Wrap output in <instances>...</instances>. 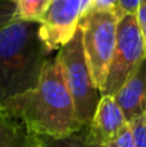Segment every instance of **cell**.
<instances>
[{
	"label": "cell",
	"instance_id": "1",
	"mask_svg": "<svg viewBox=\"0 0 146 147\" xmlns=\"http://www.w3.org/2000/svg\"><path fill=\"white\" fill-rule=\"evenodd\" d=\"M3 110L32 136L62 137L82 129L57 57L49 59L35 88L8 99Z\"/></svg>",
	"mask_w": 146,
	"mask_h": 147
},
{
	"label": "cell",
	"instance_id": "10",
	"mask_svg": "<svg viewBox=\"0 0 146 147\" xmlns=\"http://www.w3.org/2000/svg\"><path fill=\"white\" fill-rule=\"evenodd\" d=\"M35 147H105L93 142L88 136V127L62 137L35 136Z\"/></svg>",
	"mask_w": 146,
	"mask_h": 147
},
{
	"label": "cell",
	"instance_id": "13",
	"mask_svg": "<svg viewBox=\"0 0 146 147\" xmlns=\"http://www.w3.org/2000/svg\"><path fill=\"white\" fill-rule=\"evenodd\" d=\"M17 3L12 0H0V27L16 20Z\"/></svg>",
	"mask_w": 146,
	"mask_h": 147
},
{
	"label": "cell",
	"instance_id": "8",
	"mask_svg": "<svg viewBox=\"0 0 146 147\" xmlns=\"http://www.w3.org/2000/svg\"><path fill=\"white\" fill-rule=\"evenodd\" d=\"M114 98L128 123L146 114V58Z\"/></svg>",
	"mask_w": 146,
	"mask_h": 147
},
{
	"label": "cell",
	"instance_id": "4",
	"mask_svg": "<svg viewBox=\"0 0 146 147\" xmlns=\"http://www.w3.org/2000/svg\"><path fill=\"white\" fill-rule=\"evenodd\" d=\"M118 21L115 13L88 10L79 22L87 63L100 90L103 89L115 51Z\"/></svg>",
	"mask_w": 146,
	"mask_h": 147
},
{
	"label": "cell",
	"instance_id": "5",
	"mask_svg": "<svg viewBox=\"0 0 146 147\" xmlns=\"http://www.w3.org/2000/svg\"><path fill=\"white\" fill-rule=\"evenodd\" d=\"M145 58L146 41L137 16H124L118 21L115 51L101 94L115 96Z\"/></svg>",
	"mask_w": 146,
	"mask_h": 147
},
{
	"label": "cell",
	"instance_id": "17",
	"mask_svg": "<svg viewBox=\"0 0 146 147\" xmlns=\"http://www.w3.org/2000/svg\"><path fill=\"white\" fill-rule=\"evenodd\" d=\"M137 20H139V23L141 26L142 34H146V0H141L140 1V8L139 12H137Z\"/></svg>",
	"mask_w": 146,
	"mask_h": 147
},
{
	"label": "cell",
	"instance_id": "12",
	"mask_svg": "<svg viewBox=\"0 0 146 147\" xmlns=\"http://www.w3.org/2000/svg\"><path fill=\"white\" fill-rule=\"evenodd\" d=\"M136 147H146V114L128 123Z\"/></svg>",
	"mask_w": 146,
	"mask_h": 147
},
{
	"label": "cell",
	"instance_id": "9",
	"mask_svg": "<svg viewBox=\"0 0 146 147\" xmlns=\"http://www.w3.org/2000/svg\"><path fill=\"white\" fill-rule=\"evenodd\" d=\"M0 147H35V136L0 107Z\"/></svg>",
	"mask_w": 146,
	"mask_h": 147
},
{
	"label": "cell",
	"instance_id": "7",
	"mask_svg": "<svg viewBox=\"0 0 146 147\" xmlns=\"http://www.w3.org/2000/svg\"><path fill=\"white\" fill-rule=\"evenodd\" d=\"M128 125L124 114L113 96H102L88 127V136L101 146L107 145Z\"/></svg>",
	"mask_w": 146,
	"mask_h": 147
},
{
	"label": "cell",
	"instance_id": "6",
	"mask_svg": "<svg viewBox=\"0 0 146 147\" xmlns=\"http://www.w3.org/2000/svg\"><path fill=\"white\" fill-rule=\"evenodd\" d=\"M88 7L89 0H52L40 20L39 30L49 53L62 48L74 38Z\"/></svg>",
	"mask_w": 146,
	"mask_h": 147
},
{
	"label": "cell",
	"instance_id": "11",
	"mask_svg": "<svg viewBox=\"0 0 146 147\" xmlns=\"http://www.w3.org/2000/svg\"><path fill=\"white\" fill-rule=\"evenodd\" d=\"M16 20L40 22L52 0H17Z\"/></svg>",
	"mask_w": 146,
	"mask_h": 147
},
{
	"label": "cell",
	"instance_id": "3",
	"mask_svg": "<svg viewBox=\"0 0 146 147\" xmlns=\"http://www.w3.org/2000/svg\"><path fill=\"white\" fill-rule=\"evenodd\" d=\"M56 57L74 103L76 120L82 127H89L102 94L91 75L80 28L69 43L58 49Z\"/></svg>",
	"mask_w": 146,
	"mask_h": 147
},
{
	"label": "cell",
	"instance_id": "15",
	"mask_svg": "<svg viewBox=\"0 0 146 147\" xmlns=\"http://www.w3.org/2000/svg\"><path fill=\"white\" fill-rule=\"evenodd\" d=\"M105 147H136L133 141V136H132V132L129 129V125H127L119 136L115 138L114 141L109 142L107 145H105Z\"/></svg>",
	"mask_w": 146,
	"mask_h": 147
},
{
	"label": "cell",
	"instance_id": "18",
	"mask_svg": "<svg viewBox=\"0 0 146 147\" xmlns=\"http://www.w3.org/2000/svg\"><path fill=\"white\" fill-rule=\"evenodd\" d=\"M12 1H17V0H12Z\"/></svg>",
	"mask_w": 146,
	"mask_h": 147
},
{
	"label": "cell",
	"instance_id": "16",
	"mask_svg": "<svg viewBox=\"0 0 146 147\" xmlns=\"http://www.w3.org/2000/svg\"><path fill=\"white\" fill-rule=\"evenodd\" d=\"M140 1L141 0H119V10H118L119 20L127 14L137 16V12H139L140 8Z\"/></svg>",
	"mask_w": 146,
	"mask_h": 147
},
{
	"label": "cell",
	"instance_id": "2",
	"mask_svg": "<svg viewBox=\"0 0 146 147\" xmlns=\"http://www.w3.org/2000/svg\"><path fill=\"white\" fill-rule=\"evenodd\" d=\"M39 30L40 22L21 20L0 27V107L38 85L51 59Z\"/></svg>",
	"mask_w": 146,
	"mask_h": 147
},
{
	"label": "cell",
	"instance_id": "14",
	"mask_svg": "<svg viewBox=\"0 0 146 147\" xmlns=\"http://www.w3.org/2000/svg\"><path fill=\"white\" fill-rule=\"evenodd\" d=\"M88 10L111 12V13H115V14L118 16L119 0H89V7H88Z\"/></svg>",
	"mask_w": 146,
	"mask_h": 147
}]
</instances>
